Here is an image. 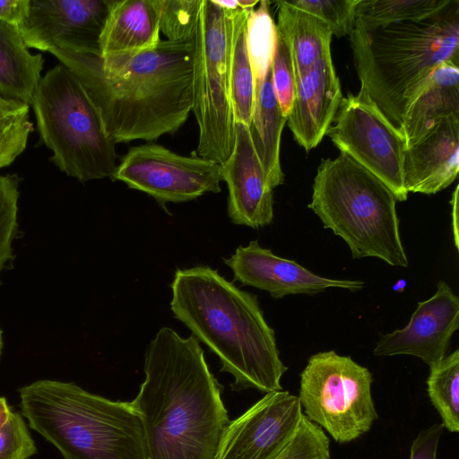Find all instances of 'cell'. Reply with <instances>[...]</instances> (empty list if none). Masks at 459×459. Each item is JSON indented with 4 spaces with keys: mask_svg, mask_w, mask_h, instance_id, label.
Instances as JSON below:
<instances>
[{
    "mask_svg": "<svg viewBox=\"0 0 459 459\" xmlns=\"http://www.w3.org/2000/svg\"><path fill=\"white\" fill-rule=\"evenodd\" d=\"M449 0H359L355 26L363 30L420 20L443 9Z\"/></svg>",
    "mask_w": 459,
    "mask_h": 459,
    "instance_id": "obj_26",
    "label": "cell"
},
{
    "mask_svg": "<svg viewBox=\"0 0 459 459\" xmlns=\"http://www.w3.org/2000/svg\"><path fill=\"white\" fill-rule=\"evenodd\" d=\"M171 290L174 316L219 358L221 371L234 378L232 390H282L288 368L255 294L208 265L177 270Z\"/></svg>",
    "mask_w": 459,
    "mask_h": 459,
    "instance_id": "obj_3",
    "label": "cell"
},
{
    "mask_svg": "<svg viewBox=\"0 0 459 459\" xmlns=\"http://www.w3.org/2000/svg\"><path fill=\"white\" fill-rule=\"evenodd\" d=\"M342 98L331 54L297 79L296 96L286 123L307 152L327 134Z\"/></svg>",
    "mask_w": 459,
    "mask_h": 459,
    "instance_id": "obj_17",
    "label": "cell"
},
{
    "mask_svg": "<svg viewBox=\"0 0 459 459\" xmlns=\"http://www.w3.org/2000/svg\"><path fill=\"white\" fill-rule=\"evenodd\" d=\"M360 87L398 128L406 105L443 63L459 65V0L420 19L350 35Z\"/></svg>",
    "mask_w": 459,
    "mask_h": 459,
    "instance_id": "obj_4",
    "label": "cell"
},
{
    "mask_svg": "<svg viewBox=\"0 0 459 459\" xmlns=\"http://www.w3.org/2000/svg\"><path fill=\"white\" fill-rule=\"evenodd\" d=\"M37 447L23 417L11 411L0 429V459H30Z\"/></svg>",
    "mask_w": 459,
    "mask_h": 459,
    "instance_id": "obj_34",
    "label": "cell"
},
{
    "mask_svg": "<svg viewBox=\"0 0 459 459\" xmlns=\"http://www.w3.org/2000/svg\"><path fill=\"white\" fill-rule=\"evenodd\" d=\"M12 410L4 397H0V429L7 420Z\"/></svg>",
    "mask_w": 459,
    "mask_h": 459,
    "instance_id": "obj_38",
    "label": "cell"
},
{
    "mask_svg": "<svg viewBox=\"0 0 459 459\" xmlns=\"http://www.w3.org/2000/svg\"><path fill=\"white\" fill-rule=\"evenodd\" d=\"M22 416L64 459H148L142 419L74 382L36 380L19 389Z\"/></svg>",
    "mask_w": 459,
    "mask_h": 459,
    "instance_id": "obj_5",
    "label": "cell"
},
{
    "mask_svg": "<svg viewBox=\"0 0 459 459\" xmlns=\"http://www.w3.org/2000/svg\"><path fill=\"white\" fill-rule=\"evenodd\" d=\"M427 391L444 429L459 431V350L429 367Z\"/></svg>",
    "mask_w": 459,
    "mask_h": 459,
    "instance_id": "obj_25",
    "label": "cell"
},
{
    "mask_svg": "<svg viewBox=\"0 0 459 459\" xmlns=\"http://www.w3.org/2000/svg\"><path fill=\"white\" fill-rule=\"evenodd\" d=\"M233 13L201 0L194 37L193 108L198 130L196 155L222 164L235 140L230 64Z\"/></svg>",
    "mask_w": 459,
    "mask_h": 459,
    "instance_id": "obj_8",
    "label": "cell"
},
{
    "mask_svg": "<svg viewBox=\"0 0 459 459\" xmlns=\"http://www.w3.org/2000/svg\"><path fill=\"white\" fill-rule=\"evenodd\" d=\"M160 30L172 42L193 41L201 0H159Z\"/></svg>",
    "mask_w": 459,
    "mask_h": 459,
    "instance_id": "obj_31",
    "label": "cell"
},
{
    "mask_svg": "<svg viewBox=\"0 0 459 459\" xmlns=\"http://www.w3.org/2000/svg\"><path fill=\"white\" fill-rule=\"evenodd\" d=\"M220 6L228 11H235L238 9L237 0L230 1H221V0H214Z\"/></svg>",
    "mask_w": 459,
    "mask_h": 459,
    "instance_id": "obj_40",
    "label": "cell"
},
{
    "mask_svg": "<svg viewBox=\"0 0 459 459\" xmlns=\"http://www.w3.org/2000/svg\"><path fill=\"white\" fill-rule=\"evenodd\" d=\"M276 29L272 80L278 103L283 115L288 117L296 96L297 76L290 38L284 30L278 26Z\"/></svg>",
    "mask_w": 459,
    "mask_h": 459,
    "instance_id": "obj_30",
    "label": "cell"
},
{
    "mask_svg": "<svg viewBox=\"0 0 459 459\" xmlns=\"http://www.w3.org/2000/svg\"><path fill=\"white\" fill-rule=\"evenodd\" d=\"M368 368L334 351L312 355L300 374L303 414L338 443L367 433L378 419Z\"/></svg>",
    "mask_w": 459,
    "mask_h": 459,
    "instance_id": "obj_9",
    "label": "cell"
},
{
    "mask_svg": "<svg viewBox=\"0 0 459 459\" xmlns=\"http://www.w3.org/2000/svg\"><path fill=\"white\" fill-rule=\"evenodd\" d=\"M290 5L312 14L324 22L333 35L350 36L356 21L359 0H289Z\"/></svg>",
    "mask_w": 459,
    "mask_h": 459,
    "instance_id": "obj_32",
    "label": "cell"
},
{
    "mask_svg": "<svg viewBox=\"0 0 459 459\" xmlns=\"http://www.w3.org/2000/svg\"><path fill=\"white\" fill-rule=\"evenodd\" d=\"M459 171V117H448L406 147L403 176L406 192L433 195L450 186Z\"/></svg>",
    "mask_w": 459,
    "mask_h": 459,
    "instance_id": "obj_18",
    "label": "cell"
},
{
    "mask_svg": "<svg viewBox=\"0 0 459 459\" xmlns=\"http://www.w3.org/2000/svg\"><path fill=\"white\" fill-rule=\"evenodd\" d=\"M444 427L436 423L421 430L413 439L409 459H437V451Z\"/></svg>",
    "mask_w": 459,
    "mask_h": 459,
    "instance_id": "obj_35",
    "label": "cell"
},
{
    "mask_svg": "<svg viewBox=\"0 0 459 459\" xmlns=\"http://www.w3.org/2000/svg\"><path fill=\"white\" fill-rule=\"evenodd\" d=\"M78 80L115 143L176 133L193 108L194 40L101 56L99 48L49 51Z\"/></svg>",
    "mask_w": 459,
    "mask_h": 459,
    "instance_id": "obj_1",
    "label": "cell"
},
{
    "mask_svg": "<svg viewBox=\"0 0 459 459\" xmlns=\"http://www.w3.org/2000/svg\"><path fill=\"white\" fill-rule=\"evenodd\" d=\"M276 5V26L284 30L290 38L298 79L318 60L331 54L333 34L324 22L287 1H277Z\"/></svg>",
    "mask_w": 459,
    "mask_h": 459,
    "instance_id": "obj_23",
    "label": "cell"
},
{
    "mask_svg": "<svg viewBox=\"0 0 459 459\" xmlns=\"http://www.w3.org/2000/svg\"><path fill=\"white\" fill-rule=\"evenodd\" d=\"M238 5L241 10L250 11L259 3L258 0H237Z\"/></svg>",
    "mask_w": 459,
    "mask_h": 459,
    "instance_id": "obj_39",
    "label": "cell"
},
{
    "mask_svg": "<svg viewBox=\"0 0 459 459\" xmlns=\"http://www.w3.org/2000/svg\"><path fill=\"white\" fill-rule=\"evenodd\" d=\"M44 59L32 54L17 26L0 22V95L29 106L41 79Z\"/></svg>",
    "mask_w": 459,
    "mask_h": 459,
    "instance_id": "obj_22",
    "label": "cell"
},
{
    "mask_svg": "<svg viewBox=\"0 0 459 459\" xmlns=\"http://www.w3.org/2000/svg\"><path fill=\"white\" fill-rule=\"evenodd\" d=\"M235 281L267 291L273 299L293 294H316L338 288L361 290L365 282L358 280L333 279L314 273L296 261L280 257L261 247L257 240L239 246L224 260Z\"/></svg>",
    "mask_w": 459,
    "mask_h": 459,
    "instance_id": "obj_15",
    "label": "cell"
},
{
    "mask_svg": "<svg viewBox=\"0 0 459 459\" xmlns=\"http://www.w3.org/2000/svg\"><path fill=\"white\" fill-rule=\"evenodd\" d=\"M333 122L326 134L340 152L381 180L397 201H405V140L363 88L357 94L349 93L342 99Z\"/></svg>",
    "mask_w": 459,
    "mask_h": 459,
    "instance_id": "obj_10",
    "label": "cell"
},
{
    "mask_svg": "<svg viewBox=\"0 0 459 459\" xmlns=\"http://www.w3.org/2000/svg\"><path fill=\"white\" fill-rule=\"evenodd\" d=\"M452 117H459V65L447 62L421 83L406 105L398 129L409 147Z\"/></svg>",
    "mask_w": 459,
    "mask_h": 459,
    "instance_id": "obj_20",
    "label": "cell"
},
{
    "mask_svg": "<svg viewBox=\"0 0 459 459\" xmlns=\"http://www.w3.org/2000/svg\"><path fill=\"white\" fill-rule=\"evenodd\" d=\"M19 178L0 175V285L1 274L15 258L13 241L18 233Z\"/></svg>",
    "mask_w": 459,
    "mask_h": 459,
    "instance_id": "obj_29",
    "label": "cell"
},
{
    "mask_svg": "<svg viewBox=\"0 0 459 459\" xmlns=\"http://www.w3.org/2000/svg\"><path fill=\"white\" fill-rule=\"evenodd\" d=\"M304 416L299 399L288 391L266 393L230 421L216 459H274Z\"/></svg>",
    "mask_w": 459,
    "mask_h": 459,
    "instance_id": "obj_12",
    "label": "cell"
},
{
    "mask_svg": "<svg viewBox=\"0 0 459 459\" xmlns=\"http://www.w3.org/2000/svg\"><path fill=\"white\" fill-rule=\"evenodd\" d=\"M255 88V104L249 130L263 169L274 189L284 181L280 148L287 117L283 115L275 95L272 67L264 81Z\"/></svg>",
    "mask_w": 459,
    "mask_h": 459,
    "instance_id": "obj_21",
    "label": "cell"
},
{
    "mask_svg": "<svg viewBox=\"0 0 459 459\" xmlns=\"http://www.w3.org/2000/svg\"><path fill=\"white\" fill-rule=\"evenodd\" d=\"M109 0H29L18 29L28 48L79 51L99 48Z\"/></svg>",
    "mask_w": 459,
    "mask_h": 459,
    "instance_id": "obj_13",
    "label": "cell"
},
{
    "mask_svg": "<svg viewBox=\"0 0 459 459\" xmlns=\"http://www.w3.org/2000/svg\"><path fill=\"white\" fill-rule=\"evenodd\" d=\"M29 0H0V22L19 26L23 21Z\"/></svg>",
    "mask_w": 459,
    "mask_h": 459,
    "instance_id": "obj_36",
    "label": "cell"
},
{
    "mask_svg": "<svg viewBox=\"0 0 459 459\" xmlns=\"http://www.w3.org/2000/svg\"><path fill=\"white\" fill-rule=\"evenodd\" d=\"M38 131L52 161L81 182L112 178L116 143L74 74L62 64L41 77L32 100Z\"/></svg>",
    "mask_w": 459,
    "mask_h": 459,
    "instance_id": "obj_7",
    "label": "cell"
},
{
    "mask_svg": "<svg viewBox=\"0 0 459 459\" xmlns=\"http://www.w3.org/2000/svg\"><path fill=\"white\" fill-rule=\"evenodd\" d=\"M396 198L377 177L346 154L322 160L307 205L348 245L354 259L377 257L406 268Z\"/></svg>",
    "mask_w": 459,
    "mask_h": 459,
    "instance_id": "obj_6",
    "label": "cell"
},
{
    "mask_svg": "<svg viewBox=\"0 0 459 459\" xmlns=\"http://www.w3.org/2000/svg\"><path fill=\"white\" fill-rule=\"evenodd\" d=\"M143 370L131 403L143 421L148 459H216L230 420L197 339L160 328L146 348Z\"/></svg>",
    "mask_w": 459,
    "mask_h": 459,
    "instance_id": "obj_2",
    "label": "cell"
},
{
    "mask_svg": "<svg viewBox=\"0 0 459 459\" xmlns=\"http://www.w3.org/2000/svg\"><path fill=\"white\" fill-rule=\"evenodd\" d=\"M221 169L229 190L227 212L230 221L253 229L271 224L273 188L256 154L249 126L236 123L234 146Z\"/></svg>",
    "mask_w": 459,
    "mask_h": 459,
    "instance_id": "obj_16",
    "label": "cell"
},
{
    "mask_svg": "<svg viewBox=\"0 0 459 459\" xmlns=\"http://www.w3.org/2000/svg\"><path fill=\"white\" fill-rule=\"evenodd\" d=\"M459 328V298L444 281L429 299L418 302L408 324L381 335L373 354L378 357L411 355L429 367L442 360Z\"/></svg>",
    "mask_w": 459,
    "mask_h": 459,
    "instance_id": "obj_14",
    "label": "cell"
},
{
    "mask_svg": "<svg viewBox=\"0 0 459 459\" xmlns=\"http://www.w3.org/2000/svg\"><path fill=\"white\" fill-rule=\"evenodd\" d=\"M230 82L235 123L249 126L255 88L247 45V11L240 8L233 13Z\"/></svg>",
    "mask_w": 459,
    "mask_h": 459,
    "instance_id": "obj_24",
    "label": "cell"
},
{
    "mask_svg": "<svg viewBox=\"0 0 459 459\" xmlns=\"http://www.w3.org/2000/svg\"><path fill=\"white\" fill-rule=\"evenodd\" d=\"M274 459H331L325 431L305 415L286 446Z\"/></svg>",
    "mask_w": 459,
    "mask_h": 459,
    "instance_id": "obj_33",
    "label": "cell"
},
{
    "mask_svg": "<svg viewBox=\"0 0 459 459\" xmlns=\"http://www.w3.org/2000/svg\"><path fill=\"white\" fill-rule=\"evenodd\" d=\"M276 41L277 29L270 2L259 1L257 8L247 11V45L255 86L264 81L272 67Z\"/></svg>",
    "mask_w": 459,
    "mask_h": 459,
    "instance_id": "obj_27",
    "label": "cell"
},
{
    "mask_svg": "<svg viewBox=\"0 0 459 459\" xmlns=\"http://www.w3.org/2000/svg\"><path fill=\"white\" fill-rule=\"evenodd\" d=\"M33 131L30 106L0 95V169L24 152Z\"/></svg>",
    "mask_w": 459,
    "mask_h": 459,
    "instance_id": "obj_28",
    "label": "cell"
},
{
    "mask_svg": "<svg viewBox=\"0 0 459 459\" xmlns=\"http://www.w3.org/2000/svg\"><path fill=\"white\" fill-rule=\"evenodd\" d=\"M112 180L143 192L160 205L188 202L212 192H221V164L146 143L133 146L117 164Z\"/></svg>",
    "mask_w": 459,
    "mask_h": 459,
    "instance_id": "obj_11",
    "label": "cell"
},
{
    "mask_svg": "<svg viewBox=\"0 0 459 459\" xmlns=\"http://www.w3.org/2000/svg\"><path fill=\"white\" fill-rule=\"evenodd\" d=\"M160 40L159 0H109L98 40L101 56L149 51Z\"/></svg>",
    "mask_w": 459,
    "mask_h": 459,
    "instance_id": "obj_19",
    "label": "cell"
},
{
    "mask_svg": "<svg viewBox=\"0 0 459 459\" xmlns=\"http://www.w3.org/2000/svg\"><path fill=\"white\" fill-rule=\"evenodd\" d=\"M458 188H459L458 186H456V187L453 193V196H452V200H451V204L453 207L452 215H453L455 242L456 247H458V244H457V241H458V237H457Z\"/></svg>",
    "mask_w": 459,
    "mask_h": 459,
    "instance_id": "obj_37",
    "label": "cell"
}]
</instances>
